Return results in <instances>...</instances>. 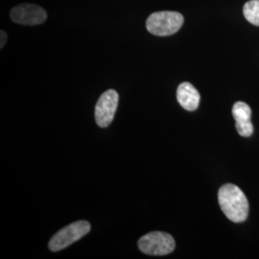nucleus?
Segmentation results:
<instances>
[{
  "label": "nucleus",
  "instance_id": "nucleus-6",
  "mask_svg": "<svg viewBox=\"0 0 259 259\" xmlns=\"http://www.w3.org/2000/svg\"><path fill=\"white\" fill-rule=\"evenodd\" d=\"M11 19L21 25H38L47 19L46 10L35 4H20L11 11Z\"/></svg>",
  "mask_w": 259,
  "mask_h": 259
},
{
  "label": "nucleus",
  "instance_id": "nucleus-5",
  "mask_svg": "<svg viewBox=\"0 0 259 259\" xmlns=\"http://www.w3.org/2000/svg\"><path fill=\"white\" fill-rule=\"evenodd\" d=\"M119 101L118 93L109 90L103 93L95 106V121L101 128L108 127L113 120Z\"/></svg>",
  "mask_w": 259,
  "mask_h": 259
},
{
  "label": "nucleus",
  "instance_id": "nucleus-2",
  "mask_svg": "<svg viewBox=\"0 0 259 259\" xmlns=\"http://www.w3.org/2000/svg\"><path fill=\"white\" fill-rule=\"evenodd\" d=\"M184 24V17L178 12L162 11L152 14L146 21V27L151 34L158 37L171 36Z\"/></svg>",
  "mask_w": 259,
  "mask_h": 259
},
{
  "label": "nucleus",
  "instance_id": "nucleus-1",
  "mask_svg": "<svg viewBox=\"0 0 259 259\" xmlns=\"http://www.w3.org/2000/svg\"><path fill=\"white\" fill-rule=\"evenodd\" d=\"M218 201L224 214L234 223L244 222L249 214V202L237 185L227 184L218 192Z\"/></svg>",
  "mask_w": 259,
  "mask_h": 259
},
{
  "label": "nucleus",
  "instance_id": "nucleus-4",
  "mask_svg": "<svg viewBox=\"0 0 259 259\" xmlns=\"http://www.w3.org/2000/svg\"><path fill=\"white\" fill-rule=\"evenodd\" d=\"M91 231V224L87 221H77L55 233L49 241V249L52 251L64 250L80 240Z\"/></svg>",
  "mask_w": 259,
  "mask_h": 259
},
{
  "label": "nucleus",
  "instance_id": "nucleus-8",
  "mask_svg": "<svg viewBox=\"0 0 259 259\" xmlns=\"http://www.w3.org/2000/svg\"><path fill=\"white\" fill-rule=\"evenodd\" d=\"M200 93L190 83H181L177 90V100L186 110L193 111L198 109L200 104Z\"/></svg>",
  "mask_w": 259,
  "mask_h": 259
},
{
  "label": "nucleus",
  "instance_id": "nucleus-7",
  "mask_svg": "<svg viewBox=\"0 0 259 259\" xmlns=\"http://www.w3.org/2000/svg\"><path fill=\"white\" fill-rule=\"evenodd\" d=\"M232 115L236 122V130L241 137L248 138L253 133V127L250 122V107L244 102H236L232 107Z\"/></svg>",
  "mask_w": 259,
  "mask_h": 259
},
{
  "label": "nucleus",
  "instance_id": "nucleus-10",
  "mask_svg": "<svg viewBox=\"0 0 259 259\" xmlns=\"http://www.w3.org/2000/svg\"><path fill=\"white\" fill-rule=\"evenodd\" d=\"M7 41V34L4 31H1V44H0V47L3 48Z\"/></svg>",
  "mask_w": 259,
  "mask_h": 259
},
{
  "label": "nucleus",
  "instance_id": "nucleus-9",
  "mask_svg": "<svg viewBox=\"0 0 259 259\" xmlns=\"http://www.w3.org/2000/svg\"><path fill=\"white\" fill-rule=\"evenodd\" d=\"M246 19L253 25L259 26V0L248 1L243 8Z\"/></svg>",
  "mask_w": 259,
  "mask_h": 259
},
{
  "label": "nucleus",
  "instance_id": "nucleus-3",
  "mask_svg": "<svg viewBox=\"0 0 259 259\" xmlns=\"http://www.w3.org/2000/svg\"><path fill=\"white\" fill-rule=\"evenodd\" d=\"M172 235L162 232H149L139 240V250L148 255H166L175 250Z\"/></svg>",
  "mask_w": 259,
  "mask_h": 259
}]
</instances>
